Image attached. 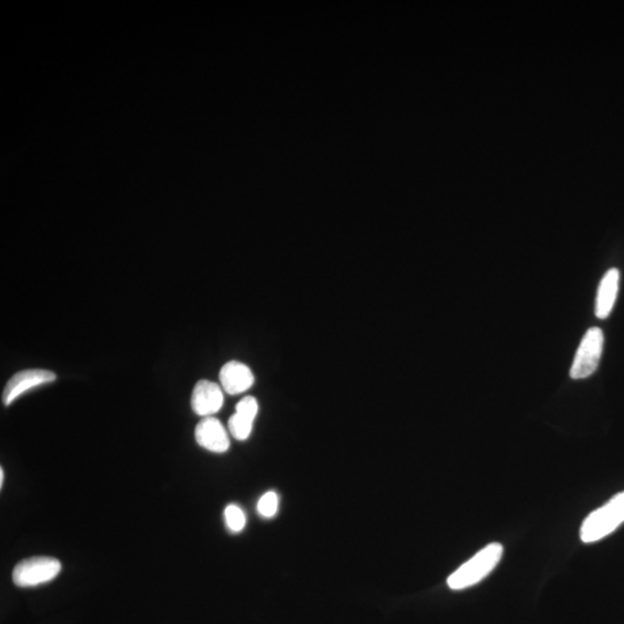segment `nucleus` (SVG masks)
Segmentation results:
<instances>
[{"mask_svg": "<svg viewBox=\"0 0 624 624\" xmlns=\"http://www.w3.org/2000/svg\"><path fill=\"white\" fill-rule=\"evenodd\" d=\"M502 555L503 546L501 543H490L447 578V587L454 591H461L480 583L500 564Z\"/></svg>", "mask_w": 624, "mask_h": 624, "instance_id": "1", "label": "nucleus"}, {"mask_svg": "<svg viewBox=\"0 0 624 624\" xmlns=\"http://www.w3.org/2000/svg\"><path fill=\"white\" fill-rule=\"evenodd\" d=\"M624 523V492L618 494L584 520L581 540L585 543L599 541Z\"/></svg>", "mask_w": 624, "mask_h": 624, "instance_id": "2", "label": "nucleus"}, {"mask_svg": "<svg viewBox=\"0 0 624 624\" xmlns=\"http://www.w3.org/2000/svg\"><path fill=\"white\" fill-rule=\"evenodd\" d=\"M604 340V332L599 328H588L585 333L570 369L573 380H583L596 373L603 355Z\"/></svg>", "mask_w": 624, "mask_h": 624, "instance_id": "3", "label": "nucleus"}, {"mask_svg": "<svg viewBox=\"0 0 624 624\" xmlns=\"http://www.w3.org/2000/svg\"><path fill=\"white\" fill-rule=\"evenodd\" d=\"M61 572L60 561L49 557H36L19 562L12 573L19 588H36L55 580Z\"/></svg>", "mask_w": 624, "mask_h": 624, "instance_id": "4", "label": "nucleus"}, {"mask_svg": "<svg viewBox=\"0 0 624 624\" xmlns=\"http://www.w3.org/2000/svg\"><path fill=\"white\" fill-rule=\"evenodd\" d=\"M57 375L52 371L45 369H27L20 373L13 375L7 382L5 389L3 391V404L10 406L13 404L18 398L24 396L25 393L42 385L49 384L55 382Z\"/></svg>", "mask_w": 624, "mask_h": 624, "instance_id": "5", "label": "nucleus"}, {"mask_svg": "<svg viewBox=\"0 0 624 624\" xmlns=\"http://www.w3.org/2000/svg\"><path fill=\"white\" fill-rule=\"evenodd\" d=\"M194 438L198 446L214 454L227 453L231 447V439H229L228 432L225 430L224 424L216 417H204L197 424L194 430Z\"/></svg>", "mask_w": 624, "mask_h": 624, "instance_id": "6", "label": "nucleus"}, {"mask_svg": "<svg viewBox=\"0 0 624 624\" xmlns=\"http://www.w3.org/2000/svg\"><path fill=\"white\" fill-rule=\"evenodd\" d=\"M220 385L202 380L194 386L191 397V407L199 416L209 417L217 415L224 406L225 397Z\"/></svg>", "mask_w": 624, "mask_h": 624, "instance_id": "7", "label": "nucleus"}, {"mask_svg": "<svg viewBox=\"0 0 624 624\" xmlns=\"http://www.w3.org/2000/svg\"><path fill=\"white\" fill-rule=\"evenodd\" d=\"M221 388L224 391L236 396L252 388L255 383V375L250 367L242 362L231 361L225 363L220 370Z\"/></svg>", "mask_w": 624, "mask_h": 624, "instance_id": "8", "label": "nucleus"}, {"mask_svg": "<svg viewBox=\"0 0 624 624\" xmlns=\"http://www.w3.org/2000/svg\"><path fill=\"white\" fill-rule=\"evenodd\" d=\"M620 271L611 269L601 279L598 293L596 298V316L599 320H606L614 308L620 288Z\"/></svg>", "mask_w": 624, "mask_h": 624, "instance_id": "9", "label": "nucleus"}, {"mask_svg": "<svg viewBox=\"0 0 624 624\" xmlns=\"http://www.w3.org/2000/svg\"><path fill=\"white\" fill-rule=\"evenodd\" d=\"M255 420L239 413L232 415L229 419L228 428L233 438L237 441H247L250 438L252 429H254Z\"/></svg>", "mask_w": 624, "mask_h": 624, "instance_id": "10", "label": "nucleus"}, {"mask_svg": "<svg viewBox=\"0 0 624 624\" xmlns=\"http://www.w3.org/2000/svg\"><path fill=\"white\" fill-rule=\"evenodd\" d=\"M225 525L233 532V533H240L244 530L247 524V517L244 511L235 504L228 505L225 510Z\"/></svg>", "mask_w": 624, "mask_h": 624, "instance_id": "11", "label": "nucleus"}, {"mask_svg": "<svg viewBox=\"0 0 624 624\" xmlns=\"http://www.w3.org/2000/svg\"><path fill=\"white\" fill-rule=\"evenodd\" d=\"M279 509V497L277 493L267 492L264 494L257 504L258 514L264 518H272L277 515Z\"/></svg>", "mask_w": 624, "mask_h": 624, "instance_id": "12", "label": "nucleus"}, {"mask_svg": "<svg viewBox=\"0 0 624 624\" xmlns=\"http://www.w3.org/2000/svg\"><path fill=\"white\" fill-rule=\"evenodd\" d=\"M259 405L257 399L255 397L248 396L244 397L240 403L236 405L235 413L242 415L251 419L256 420L258 415Z\"/></svg>", "mask_w": 624, "mask_h": 624, "instance_id": "13", "label": "nucleus"}, {"mask_svg": "<svg viewBox=\"0 0 624 624\" xmlns=\"http://www.w3.org/2000/svg\"><path fill=\"white\" fill-rule=\"evenodd\" d=\"M4 484V470L0 469V487H3Z\"/></svg>", "mask_w": 624, "mask_h": 624, "instance_id": "14", "label": "nucleus"}]
</instances>
